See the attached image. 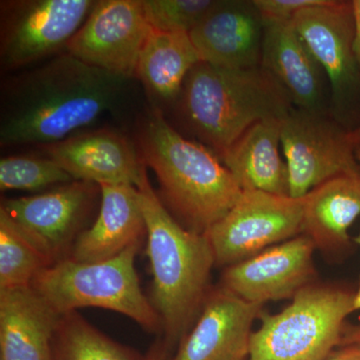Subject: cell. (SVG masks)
I'll return each instance as SVG.
<instances>
[{
    "mask_svg": "<svg viewBox=\"0 0 360 360\" xmlns=\"http://www.w3.org/2000/svg\"><path fill=\"white\" fill-rule=\"evenodd\" d=\"M135 78L86 65L63 52L6 77L0 89V146H49L124 116Z\"/></svg>",
    "mask_w": 360,
    "mask_h": 360,
    "instance_id": "6da1fadb",
    "label": "cell"
},
{
    "mask_svg": "<svg viewBox=\"0 0 360 360\" xmlns=\"http://www.w3.org/2000/svg\"><path fill=\"white\" fill-rule=\"evenodd\" d=\"M135 143L160 184L158 196L188 231L205 234L240 198L243 191L219 156L174 129L156 108L136 120Z\"/></svg>",
    "mask_w": 360,
    "mask_h": 360,
    "instance_id": "7a4b0ae2",
    "label": "cell"
},
{
    "mask_svg": "<svg viewBox=\"0 0 360 360\" xmlns=\"http://www.w3.org/2000/svg\"><path fill=\"white\" fill-rule=\"evenodd\" d=\"M136 188L146 224L151 303L160 317L162 340L172 349L186 338L202 309L212 288L214 255L206 233L188 231L168 212L148 170Z\"/></svg>",
    "mask_w": 360,
    "mask_h": 360,
    "instance_id": "3957f363",
    "label": "cell"
},
{
    "mask_svg": "<svg viewBox=\"0 0 360 360\" xmlns=\"http://www.w3.org/2000/svg\"><path fill=\"white\" fill-rule=\"evenodd\" d=\"M175 105L184 127L219 158L255 123L283 120L295 108L262 66L227 70L203 61L189 71Z\"/></svg>",
    "mask_w": 360,
    "mask_h": 360,
    "instance_id": "277c9868",
    "label": "cell"
},
{
    "mask_svg": "<svg viewBox=\"0 0 360 360\" xmlns=\"http://www.w3.org/2000/svg\"><path fill=\"white\" fill-rule=\"evenodd\" d=\"M359 291L316 281L283 311H262L251 335L250 360L326 359L340 347L348 315L360 309Z\"/></svg>",
    "mask_w": 360,
    "mask_h": 360,
    "instance_id": "5b68a950",
    "label": "cell"
},
{
    "mask_svg": "<svg viewBox=\"0 0 360 360\" xmlns=\"http://www.w3.org/2000/svg\"><path fill=\"white\" fill-rule=\"evenodd\" d=\"M141 245L103 262L65 258L42 270L32 285L58 314L99 307L129 317L148 333H162L160 315L142 292L135 270Z\"/></svg>",
    "mask_w": 360,
    "mask_h": 360,
    "instance_id": "8992f818",
    "label": "cell"
},
{
    "mask_svg": "<svg viewBox=\"0 0 360 360\" xmlns=\"http://www.w3.org/2000/svg\"><path fill=\"white\" fill-rule=\"evenodd\" d=\"M94 0H9L0 4V65L20 70L65 51Z\"/></svg>",
    "mask_w": 360,
    "mask_h": 360,
    "instance_id": "52a82bcc",
    "label": "cell"
},
{
    "mask_svg": "<svg viewBox=\"0 0 360 360\" xmlns=\"http://www.w3.org/2000/svg\"><path fill=\"white\" fill-rule=\"evenodd\" d=\"M281 141L291 198H304L340 175L360 174L349 130L333 116L293 108L281 120Z\"/></svg>",
    "mask_w": 360,
    "mask_h": 360,
    "instance_id": "ba28073f",
    "label": "cell"
},
{
    "mask_svg": "<svg viewBox=\"0 0 360 360\" xmlns=\"http://www.w3.org/2000/svg\"><path fill=\"white\" fill-rule=\"evenodd\" d=\"M304 198L243 191L238 202L206 232L215 266H231L302 234Z\"/></svg>",
    "mask_w": 360,
    "mask_h": 360,
    "instance_id": "9c48e42d",
    "label": "cell"
},
{
    "mask_svg": "<svg viewBox=\"0 0 360 360\" xmlns=\"http://www.w3.org/2000/svg\"><path fill=\"white\" fill-rule=\"evenodd\" d=\"M98 196V184L75 180L49 193L7 198L0 210L53 265L70 257Z\"/></svg>",
    "mask_w": 360,
    "mask_h": 360,
    "instance_id": "30bf717a",
    "label": "cell"
},
{
    "mask_svg": "<svg viewBox=\"0 0 360 360\" xmlns=\"http://www.w3.org/2000/svg\"><path fill=\"white\" fill-rule=\"evenodd\" d=\"M292 23L326 72L331 115L341 123L360 89V70L354 53L352 1L328 0L322 6L309 7L296 14Z\"/></svg>",
    "mask_w": 360,
    "mask_h": 360,
    "instance_id": "8fae6325",
    "label": "cell"
},
{
    "mask_svg": "<svg viewBox=\"0 0 360 360\" xmlns=\"http://www.w3.org/2000/svg\"><path fill=\"white\" fill-rule=\"evenodd\" d=\"M151 30L142 0H101L65 52L86 65L135 78L139 54Z\"/></svg>",
    "mask_w": 360,
    "mask_h": 360,
    "instance_id": "7c38bea8",
    "label": "cell"
},
{
    "mask_svg": "<svg viewBox=\"0 0 360 360\" xmlns=\"http://www.w3.org/2000/svg\"><path fill=\"white\" fill-rule=\"evenodd\" d=\"M315 250L311 239L300 234L225 267L220 285L245 302L260 305L293 300L298 292L317 281Z\"/></svg>",
    "mask_w": 360,
    "mask_h": 360,
    "instance_id": "4fadbf2b",
    "label": "cell"
},
{
    "mask_svg": "<svg viewBox=\"0 0 360 360\" xmlns=\"http://www.w3.org/2000/svg\"><path fill=\"white\" fill-rule=\"evenodd\" d=\"M41 148L75 180L99 186L136 187L146 170L135 141L112 127L84 130Z\"/></svg>",
    "mask_w": 360,
    "mask_h": 360,
    "instance_id": "5bb4252c",
    "label": "cell"
},
{
    "mask_svg": "<svg viewBox=\"0 0 360 360\" xmlns=\"http://www.w3.org/2000/svg\"><path fill=\"white\" fill-rule=\"evenodd\" d=\"M264 305L210 288L198 319L172 360H250L253 323Z\"/></svg>",
    "mask_w": 360,
    "mask_h": 360,
    "instance_id": "9a60e30c",
    "label": "cell"
},
{
    "mask_svg": "<svg viewBox=\"0 0 360 360\" xmlns=\"http://www.w3.org/2000/svg\"><path fill=\"white\" fill-rule=\"evenodd\" d=\"M189 37L203 63L248 70L260 65L264 21L253 0H217Z\"/></svg>",
    "mask_w": 360,
    "mask_h": 360,
    "instance_id": "2e32d148",
    "label": "cell"
},
{
    "mask_svg": "<svg viewBox=\"0 0 360 360\" xmlns=\"http://www.w3.org/2000/svg\"><path fill=\"white\" fill-rule=\"evenodd\" d=\"M260 66L281 85L293 108L328 115L326 72L292 20L264 21Z\"/></svg>",
    "mask_w": 360,
    "mask_h": 360,
    "instance_id": "e0dca14e",
    "label": "cell"
},
{
    "mask_svg": "<svg viewBox=\"0 0 360 360\" xmlns=\"http://www.w3.org/2000/svg\"><path fill=\"white\" fill-rule=\"evenodd\" d=\"M101 210L94 224L78 236L70 258L80 262H97L120 255L141 243L146 224L134 186H101Z\"/></svg>",
    "mask_w": 360,
    "mask_h": 360,
    "instance_id": "ac0fdd59",
    "label": "cell"
},
{
    "mask_svg": "<svg viewBox=\"0 0 360 360\" xmlns=\"http://www.w3.org/2000/svg\"><path fill=\"white\" fill-rule=\"evenodd\" d=\"M59 319L32 285L0 290V360H51Z\"/></svg>",
    "mask_w": 360,
    "mask_h": 360,
    "instance_id": "d6986e66",
    "label": "cell"
},
{
    "mask_svg": "<svg viewBox=\"0 0 360 360\" xmlns=\"http://www.w3.org/2000/svg\"><path fill=\"white\" fill-rule=\"evenodd\" d=\"M360 217V174L329 179L304 196L302 234L328 257L352 248L349 231Z\"/></svg>",
    "mask_w": 360,
    "mask_h": 360,
    "instance_id": "ffe728a7",
    "label": "cell"
},
{
    "mask_svg": "<svg viewBox=\"0 0 360 360\" xmlns=\"http://www.w3.org/2000/svg\"><path fill=\"white\" fill-rule=\"evenodd\" d=\"M281 120L255 123L220 156L243 191L290 195V176L281 153Z\"/></svg>",
    "mask_w": 360,
    "mask_h": 360,
    "instance_id": "44dd1931",
    "label": "cell"
},
{
    "mask_svg": "<svg viewBox=\"0 0 360 360\" xmlns=\"http://www.w3.org/2000/svg\"><path fill=\"white\" fill-rule=\"evenodd\" d=\"M201 61L188 32L151 30L137 61L135 78L150 108L163 110L176 103L189 71Z\"/></svg>",
    "mask_w": 360,
    "mask_h": 360,
    "instance_id": "7402d4cb",
    "label": "cell"
},
{
    "mask_svg": "<svg viewBox=\"0 0 360 360\" xmlns=\"http://www.w3.org/2000/svg\"><path fill=\"white\" fill-rule=\"evenodd\" d=\"M51 360L141 359L134 350L103 335L78 311H71L60 315L52 338Z\"/></svg>",
    "mask_w": 360,
    "mask_h": 360,
    "instance_id": "603a6c76",
    "label": "cell"
},
{
    "mask_svg": "<svg viewBox=\"0 0 360 360\" xmlns=\"http://www.w3.org/2000/svg\"><path fill=\"white\" fill-rule=\"evenodd\" d=\"M51 262L0 210V290L32 285Z\"/></svg>",
    "mask_w": 360,
    "mask_h": 360,
    "instance_id": "cb8c5ba5",
    "label": "cell"
},
{
    "mask_svg": "<svg viewBox=\"0 0 360 360\" xmlns=\"http://www.w3.org/2000/svg\"><path fill=\"white\" fill-rule=\"evenodd\" d=\"M72 181L75 179L49 158L9 155L0 160L1 191H39Z\"/></svg>",
    "mask_w": 360,
    "mask_h": 360,
    "instance_id": "d4e9b609",
    "label": "cell"
},
{
    "mask_svg": "<svg viewBox=\"0 0 360 360\" xmlns=\"http://www.w3.org/2000/svg\"><path fill=\"white\" fill-rule=\"evenodd\" d=\"M217 0H142L144 13L153 30L191 32Z\"/></svg>",
    "mask_w": 360,
    "mask_h": 360,
    "instance_id": "484cf974",
    "label": "cell"
},
{
    "mask_svg": "<svg viewBox=\"0 0 360 360\" xmlns=\"http://www.w3.org/2000/svg\"><path fill=\"white\" fill-rule=\"evenodd\" d=\"M328 0H253L264 21H290L309 7L322 6Z\"/></svg>",
    "mask_w": 360,
    "mask_h": 360,
    "instance_id": "4316f807",
    "label": "cell"
},
{
    "mask_svg": "<svg viewBox=\"0 0 360 360\" xmlns=\"http://www.w3.org/2000/svg\"><path fill=\"white\" fill-rule=\"evenodd\" d=\"M324 360H360V345H345L336 348Z\"/></svg>",
    "mask_w": 360,
    "mask_h": 360,
    "instance_id": "83f0119b",
    "label": "cell"
},
{
    "mask_svg": "<svg viewBox=\"0 0 360 360\" xmlns=\"http://www.w3.org/2000/svg\"><path fill=\"white\" fill-rule=\"evenodd\" d=\"M172 349L163 340H158L149 348L144 360H172Z\"/></svg>",
    "mask_w": 360,
    "mask_h": 360,
    "instance_id": "f1b7e54d",
    "label": "cell"
},
{
    "mask_svg": "<svg viewBox=\"0 0 360 360\" xmlns=\"http://www.w3.org/2000/svg\"><path fill=\"white\" fill-rule=\"evenodd\" d=\"M354 16V53L360 70V0H352Z\"/></svg>",
    "mask_w": 360,
    "mask_h": 360,
    "instance_id": "f546056e",
    "label": "cell"
},
{
    "mask_svg": "<svg viewBox=\"0 0 360 360\" xmlns=\"http://www.w3.org/2000/svg\"><path fill=\"white\" fill-rule=\"evenodd\" d=\"M352 345H360V324H345L343 328L340 347Z\"/></svg>",
    "mask_w": 360,
    "mask_h": 360,
    "instance_id": "4dcf8cb0",
    "label": "cell"
},
{
    "mask_svg": "<svg viewBox=\"0 0 360 360\" xmlns=\"http://www.w3.org/2000/svg\"><path fill=\"white\" fill-rule=\"evenodd\" d=\"M349 139L354 144L355 148L360 144V125L354 129L349 130Z\"/></svg>",
    "mask_w": 360,
    "mask_h": 360,
    "instance_id": "1f68e13d",
    "label": "cell"
},
{
    "mask_svg": "<svg viewBox=\"0 0 360 360\" xmlns=\"http://www.w3.org/2000/svg\"><path fill=\"white\" fill-rule=\"evenodd\" d=\"M355 155H356L357 161H359L360 167V144L355 148Z\"/></svg>",
    "mask_w": 360,
    "mask_h": 360,
    "instance_id": "d6a6232c",
    "label": "cell"
},
{
    "mask_svg": "<svg viewBox=\"0 0 360 360\" xmlns=\"http://www.w3.org/2000/svg\"><path fill=\"white\" fill-rule=\"evenodd\" d=\"M354 243H356L357 245L360 246V232L357 234L356 236L354 238Z\"/></svg>",
    "mask_w": 360,
    "mask_h": 360,
    "instance_id": "836d02e7",
    "label": "cell"
}]
</instances>
